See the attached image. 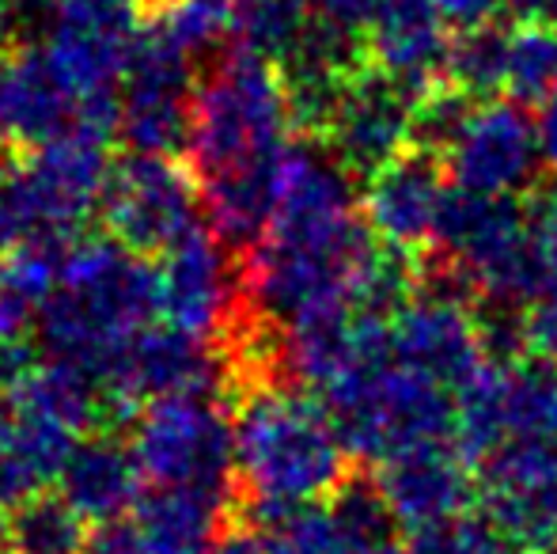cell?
Segmentation results:
<instances>
[{
	"label": "cell",
	"mask_w": 557,
	"mask_h": 554,
	"mask_svg": "<svg viewBox=\"0 0 557 554\" xmlns=\"http://www.w3.org/2000/svg\"><path fill=\"white\" fill-rule=\"evenodd\" d=\"M239 270L247 319L270 334L395 316L410 285L368 229L352 168L308 137L288 148L273 221Z\"/></svg>",
	"instance_id": "cell-1"
},
{
	"label": "cell",
	"mask_w": 557,
	"mask_h": 554,
	"mask_svg": "<svg viewBox=\"0 0 557 554\" xmlns=\"http://www.w3.org/2000/svg\"><path fill=\"white\" fill-rule=\"evenodd\" d=\"M296 130L285 73L239 46L221 50L194 96L186 156L209 229L232 251L247 255L270 229Z\"/></svg>",
	"instance_id": "cell-2"
},
{
	"label": "cell",
	"mask_w": 557,
	"mask_h": 554,
	"mask_svg": "<svg viewBox=\"0 0 557 554\" xmlns=\"http://www.w3.org/2000/svg\"><path fill=\"white\" fill-rule=\"evenodd\" d=\"M160 319V270L145 255L114 236H76L35 338L42 357L88 372L107 392L133 342Z\"/></svg>",
	"instance_id": "cell-3"
},
{
	"label": "cell",
	"mask_w": 557,
	"mask_h": 554,
	"mask_svg": "<svg viewBox=\"0 0 557 554\" xmlns=\"http://www.w3.org/2000/svg\"><path fill=\"white\" fill-rule=\"evenodd\" d=\"M232 418L235 475L255 513L331 502L349 482V444L308 387L265 372L243 377Z\"/></svg>",
	"instance_id": "cell-4"
},
{
	"label": "cell",
	"mask_w": 557,
	"mask_h": 554,
	"mask_svg": "<svg viewBox=\"0 0 557 554\" xmlns=\"http://www.w3.org/2000/svg\"><path fill=\"white\" fill-rule=\"evenodd\" d=\"M352 456L383 459L447 441L459 407L455 395L391 349V316H364L345 365L319 387Z\"/></svg>",
	"instance_id": "cell-5"
},
{
	"label": "cell",
	"mask_w": 557,
	"mask_h": 554,
	"mask_svg": "<svg viewBox=\"0 0 557 554\" xmlns=\"http://www.w3.org/2000/svg\"><path fill=\"white\" fill-rule=\"evenodd\" d=\"M436 247L459 285L497 308L531 304L550 285L535 224L516 198H478L451 186Z\"/></svg>",
	"instance_id": "cell-6"
},
{
	"label": "cell",
	"mask_w": 557,
	"mask_h": 554,
	"mask_svg": "<svg viewBox=\"0 0 557 554\" xmlns=\"http://www.w3.org/2000/svg\"><path fill=\"white\" fill-rule=\"evenodd\" d=\"M129 444L148 487L235 497V418L221 392H178L145 403Z\"/></svg>",
	"instance_id": "cell-7"
},
{
	"label": "cell",
	"mask_w": 557,
	"mask_h": 554,
	"mask_svg": "<svg viewBox=\"0 0 557 554\" xmlns=\"http://www.w3.org/2000/svg\"><path fill=\"white\" fill-rule=\"evenodd\" d=\"M103 221L117 244L145 259L168 255L209 224L190 163L160 152H129L122 163H114Z\"/></svg>",
	"instance_id": "cell-8"
},
{
	"label": "cell",
	"mask_w": 557,
	"mask_h": 554,
	"mask_svg": "<svg viewBox=\"0 0 557 554\" xmlns=\"http://www.w3.org/2000/svg\"><path fill=\"white\" fill-rule=\"evenodd\" d=\"M436 156L455 190L478 198H520L531 190L539 168H546L539 119H531L516 99L467 103Z\"/></svg>",
	"instance_id": "cell-9"
},
{
	"label": "cell",
	"mask_w": 557,
	"mask_h": 554,
	"mask_svg": "<svg viewBox=\"0 0 557 554\" xmlns=\"http://www.w3.org/2000/svg\"><path fill=\"white\" fill-rule=\"evenodd\" d=\"M194 69H198V58L171 42L145 15L129 69L117 88V134L133 152L175 156L178 148H186L194 96L201 84Z\"/></svg>",
	"instance_id": "cell-10"
},
{
	"label": "cell",
	"mask_w": 557,
	"mask_h": 554,
	"mask_svg": "<svg viewBox=\"0 0 557 554\" xmlns=\"http://www.w3.org/2000/svg\"><path fill=\"white\" fill-rule=\"evenodd\" d=\"M455 407V436L474 464L512 441H557V365L490 361Z\"/></svg>",
	"instance_id": "cell-11"
},
{
	"label": "cell",
	"mask_w": 557,
	"mask_h": 554,
	"mask_svg": "<svg viewBox=\"0 0 557 554\" xmlns=\"http://www.w3.org/2000/svg\"><path fill=\"white\" fill-rule=\"evenodd\" d=\"M156 270L163 323L216 346H227L239 334V316H247L243 270L235 267L232 247L209 224L160 255Z\"/></svg>",
	"instance_id": "cell-12"
},
{
	"label": "cell",
	"mask_w": 557,
	"mask_h": 554,
	"mask_svg": "<svg viewBox=\"0 0 557 554\" xmlns=\"http://www.w3.org/2000/svg\"><path fill=\"white\" fill-rule=\"evenodd\" d=\"M478 494L520 554L557 547V441H512L478 459Z\"/></svg>",
	"instance_id": "cell-13"
},
{
	"label": "cell",
	"mask_w": 557,
	"mask_h": 554,
	"mask_svg": "<svg viewBox=\"0 0 557 554\" xmlns=\"http://www.w3.org/2000/svg\"><path fill=\"white\" fill-rule=\"evenodd\" d=\"M391 349L398 361L425 372L455 399L490 365L482 323L451 288H421L398 304L391 316Z\"/></svg>",
	"instance_id": "cell-14"
},
{
	"label": "cell",
	"mask_w": 557,
	"mask_h": 554,
	"mask_svg": "<svg viewBox=\"0 0 557 554\" xmlns=\"http://www.w3.org/2000/svg\"><path fill=\"white\" fill-rule=\"evenodd\" d=\"M447 198L451 186L441 156L433 148H410L368 175L360 206L380 247L410 259L436 244Z\"/></svg>",
	"instance_id": "cell-15"
},
{
	"label": "cell",
	"mask_w": 557,
	"mask_h": 554,
	"mask_svg": "<svg viewBox=\"0 0 557 554\" xmlns=\"http://www.w3.org/2000/svg\"><path fill=\"white\" fill-rule=\"evenodd\" d=\"M418 91L383 76L380 69L349 73L326 119L323 137L352 171L372 175L387 160L410 152V140L418 137Z\"/></svg>",
	"instance_id": "cell-16"
},
{
	"label": "cell",
	"mask_w": 557,
	"mask_h": 554,
	"mask_svg": "<svg viewBox=\"0 0 557 554\" xmlns=\"http://www.w3.org/2000/svg\"><path fill=\"white\" fill-rule=\"evenodd\" d=\"M23 160H27L30 183H35V194L53 232L81 236V224L103 213L114 175L111 130L84 122L46 145L27 148Z\"/></svg>",
	"instance_id": "cell-17"
},
{
	"label": "cell",
	"mask_w": 557,
	"mask_h": 554,
	"mask_svg": "<svg viewBox=\"0 0 557 554\" xmlns=\"http://www.w3.org/2000/svg\"><path fill=\"white\" fill-rule=\"evenodd\" d=\"M470 464L474 459L459 444L433 441L383 459L375 487L387 497V509L398 528L418 535L467 517L478 494V475L470 471Z\"/></svg>",
	"instance_id": "cell-18"
},
{
	"label": "cell",
	"mask_w": 557,
	"mask_h": 554,
	"mask_svg": "<svg viewBox=\"0 0 557 554\" xmlns=\"http://www.w3.org/2000/svg\"><path fill=\"white\" fill-rule=\"evenodd\" d=\"M364 38L372 69L406 84L421 99L444 84L455 38L441 12V0H383Z\"/></svg>",
	"instance_id": "cell-19"
},
{
	"label": "cell",
	"mask_w": 557,
	"mask_h": 554,
	"mask_svg": "<svg viewBox=\"0 0 557 554\" xmlns=\"http://www.w3.org/2000/svg\"><path fill=\"white\" fill-rule=\"evenodd\" d=\"M53 487L88 525H111L137 509L148 482L129 441L114 433H88L69 452Z\"/></svg>",
	"instance_id": "cell-20"
},
{
	"label": "cell",
	"mask_w": 557,
	"mask_h": 554,
	"mask_svg": "<svg viewBox=\"0 0 557 554\" xmlns=\"http://www.w3.org/2000/svg\"><path fill=\"white\" fill-rule=\"evenodd\" d=\"M232 497L148 487L129 513L156 554H206L227 528Z\"/></svg>",
	"instance_id": "cell-21"
},
{
	"label": "cell",
	"mask_w": 557,
	"mask_h": 554,
	"mask_svg": "<svg viewBox=\"0 0 557 554\" xmlns=\"http://www.w3.org/2000/svg\"><path fill=\"white\" fill-rule=\"evenodd\" d=\"M311 0H235L232 46L285 69L315 35Z\"/></svg>",
	"instance_id": "cell-22"
},
{
	"label": "cell",
	"mask_w": 557,
	"mask_h": 554,
	"mask_svg": "<svg viewBox=\"0 0 557 554\" xmlns=\"http://www.w3.org/2000/svg\"><path fill=\"white\" fill-rule=\"evenodd\" d=\"M88 520L53 490L30 494L12 513H4V543L12 554H84L88 551Z\"/></svg>",
	"instance_id": "cell-23"
},
{
	"label": "cell",
	"mask_w": 557,
	"mask_h": 554,
	"mask_svg": "<svg viewBox=\"0 0 557 554\" xmlns=\"http://www.w3.org/2000/svg\"><path fill=\"white\" fill-rule=\"evenodd\" d=\"M255 528L270 554H368L331 502L255 513Z\"/></svg>",
	"instance_id": "cell-24"
},
{
	"label": "cell",
	"mask_w": 557,
	"mask_h": 554,
	"mask_svg": "<svg viewBox=\"0 0 557 554\" xmlns=\"http://www.w3.org/2000/svg\"><path fill=\"white\" fill-rule=\"evenodd\" d=\"M505 91L516 103H546L557 91V23L528 20L505 30Z\"/></svg>",
	"instance_id": "cell-25"
},
{
	"label": "cell",
	"mask_w": 557,
	"mask_h": 554,
	"mask_svg": "<svg viewBox=\"0 0 557 554\" xmlns=\"http://www.w3.org/2000/svg\"><path fill=\"white\" fill-rule=\"evenodd\" d=\"M42 236H65V232H53L46 221L20 148H0V251H15Z\"/></svg>",
	"instance_id": "cell-26"
},
{
	"label": "cell",
	"mask_w": 557,
	"mask_h": 554,
	"mask_svg": "<svg viewBox=\"0 0 557 554\" xmlns=\"http://www.w3.org/2000/svg\"><path fill=\"white\" fill-rule=\"evenodd\" d=\"M444 84H451L455 91L470 99L505 88V30L485 27L455 35Z\"/></svg>",
	"instance_id": "cell-27"
},
{
	"label": "cell",
	"mask_w": 557,
	"mask_h": 554,
	"mask_svg": "<svg viewBox=\"0 0 557 554\" xmlns=\"http://www.w3.org/2000/svg\"><path fill=\"white\" fill-rule=\"evenodd\" d=\"M380 554H520V547L490 517H459L444 528L418 532L410 543H391Z\"/></svg>",
	"instance_id": "cell-28"
},
{
	"label": "cell",
	"mask_w": 557,
	"mask_h": 554,
	"mask_svg": "<svg viewBox=\"0 0 557 554\" xmlns=\"http://www.w3.org/2000/svg\"><path fill=\"white\" fill-rule=\"evenodd\" d=\"M42 487L46 479L38 475L35 459L27 456L12 399H8V392H0V517L12 513L20 502H27L30 494H38Z\"/></svg>",
	"instance_id": "cell-29"
},
{
	"label": "cell",
	"mask_w": 557,
	"mask_h": 554,
	"mask_svg": "<svg viewBox=\"0 0 557 554\" xmlns=\"http://www.w3.org/2000/svg\"><path fill=\"white\" fill-rule=\"evenodd\" d=\"M520 338L535 357L557 365V281H550V285L528 304L523 323H520Z\"/></svg>",
	"instance_id": "cell-30"
},
{
	"label": "cell",
	"mask_w": 557,
	"mask_h": 554,
	"mask_svg": "<svg viewBox=\"0 0 557 554\" xmlns=\"http://www.w3.org/2000/svg\"><path fill=\"white\" fill-rule=\"evenodd\" d=\"M84 554H156L152 543L145 540V532L137 528L133 517L111 520V525H96Z\"/></svg>",
	"instance_id": "cell-31"
},
{
	"label": "cell",
	"mask_w": 557,
	"mask_h": 554,
	"mask_svg": "<svg viewBox=\"0 0 557 554\" xmlns=\"http://www.w3.org/2000/svg\"><path fill=\"white\" fill-rule=\"evenodd\" d=\"M508 4H512V0H441V12L455 35H467V30L493 27L497 15L505 12Z\"/></svg>",
	"instance_id": "cell-32"
},
{
	"label": "cell",
	"mask_w": 557,
	"mask_h": 554,
	"mask_svg": "<svg viewBox=\"0 0 557 554\" xmlns=\"http://www.w3.org/2000/svg\"><path fill=\"white\" fill-rule=\"evenodd\" d=\"M311 8L323 23L345 30V35H357V30H368L383 0H311Z\"/></svg>",
	"instance_id": "cell-33"
},
{
	"label": "cell",
	"mask_w": 557,
	"mask_h": 554,
	"mask_svg": "<svg viewBox=\"0 0 557 554\" xmlns=\"http://www.w3.org/2000/svg\"><path fill=\"white\" fill-rule=\"evenodd\" d=\"M531 224H535L539 255L546 262V274H550V281H557V194L531 213Z\"/></svg>",
	"instance_id": "cell-34"
},
{
	"label": "cell",
	"mask_w": 557,
	"mask_h": 554,
	"mask_svg": "<svg viewBox=\"0 0 557 554\" xmlns=\"http://www.w3.org/2000/svg\"><path fill=\"white\" fill-rule=\"evenodd\" d=\"M206 554H270L258 528H224Z\"/></svg>",
	"instance_id": "cell-35"
},
{
	"label": "cell",
	"mask_w": 557,
	"mask_h": 554,
	"mask_svg": "<svg viewBox=\"0 0 557 554\" xmlns=\"http://www.w3.org/2000/svg\"><path fill=\"white\" fill-rule=\"evenodd\" d=\"M539 140H543V163L557 178V91L539 107Z\"/></svg>",
	"instance_id": "cell-36"
},
{
	"label": "cell",
	"mask_w": 557,
	"mask_h": 554,
	"mask_svg": "<svg viewBox=\"0 0 557 554\" xmlns=\"http://www.w3.org/2000/svg\"><path fill=\"white\" fill-rule=\"evenodd\" d=\"M8 96H12V58H0V148H8Z\"/></svg>",
	"instance_id": "cell-37"
},
{
	"label": "cell",
	"mask_w": 557,
	"mask_h": 554,
	"mask_svg": "<svg viewBox=\"0 0 557 554\" xmlns=\"http://www.w3.org/2000/svg\"><path fill=\"white\" fill-rule=\"evenodd\" d=\"M512 8L523 15V20L557 23V0H512Z\"/></svg>",
	"instance_id": "cell-38"
},
{
	"label": "cell",
	"mask_w": 557,
	"mask_h": 554,
	"mask_svg": "<svg viewBox=\"0 0 557 554\" xmlns=\"http://www.w3.org/2000/svg\"><path fill=\"white\" fill-rule=\"evenodd\" d=\"M15 20H20V4L15 0H0V42H8V35L15 30Z\"/></svg>",
	"instance_id": "cell-39"
},
{
	"label": "cell",
	"mask_w": 557,
	"mask_h": 554,
	"mask_svg": "<svg viewBox=\"0 0 557 554\" xmlns=\"http://www.w3.org/2000/svg\"><path fill=\"white\" fill-rule=\"evenodd\" d=\"M0 285H4V262H0Z\"/></svg>",
	"instance_id": "cell-40"
},
{
	"label": "cell",
	"mask_w": 557,
	"mask_h": 554,
	"mask_svg": "<svg viewBox=\"0 0 557 554\" xmlns=\"http://www.w3.org/2000/svg\"><path fill=\"white\" fill-rule=\"evenodd\" d=\"M0 554H12V551H0Z\"/></svg>",
	"instance_id": "cell-41"
},
{
	"label": "cell",
	"mask_w": 557,
	"mask_h": 554,
	"mask_svg": "<svg viewBox=\"0 0 557 554\" xmlns=\"http://www.w3.org/2000/svg\"><path fill=\"white\" fill-rule=\"evenodd\" d=\"M148 4H152V0H148Z\"/></svg>",
	"instance_id": "cell-42"
}]
</instances>
